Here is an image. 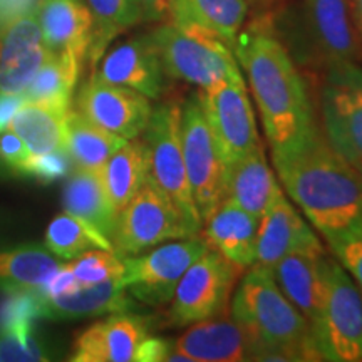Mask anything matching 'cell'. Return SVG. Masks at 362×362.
<instances>
[{"instance_id":"cell-41","label":"cell","mask_w":362,"mask_h":362,"mask_svg":"<svg viewBox=\"0 0 362 362\" xmlns=\"http://www.w3.org/2000/svg\"><path fill=\"white\" fill-rule=\"evenodd\" d=\"M173 342L160 337H146L139 344L138 352H136V361L139 362H160L168 359Z\"/></svg>"},{"instance_id":"cell-36","label":"cell","mask_w":362,"mask_h":362,"mask_svg":"<svg viewBox=\"0 0 362 362\" xmlns=\"http://www.w3.org/2000/svg\"><path fill=\"white\" fill-rule=\"evenodd\" d=\"M40 317H45L44 298L40 292H8L6 300L0 304V329L16 327L21 324H34Z\"/></svg>"},{"instance_id":"cell-13","label":"cell","mask_w":362,"mask_h":362,"mask_svg":"<svg viewBox=\"0 0 362 362\" xmlns=\"http://www.w3.org/2000/svg\"><path fill=\"white\" fill-rule=\"evenodd\" d=\"M202 106L225 166L260 144L245 79L225 81L200 90Z\"/></svg>"},{"instance_id":"cell-26","label":"cell","mask_w":362,"mask_h":362,"mask_svg":"<svg viewBox=\"0 0 362 362\" xmlns=\"http://www.w3.org/2000/svg\"><path fill=\"white\" fill-rule=\"evenodd\" d=\"M112 208L119 214L149 178V163L143 141H126L99 170Z\"/></svg>"},{"instance_id":"cell-33","label":"cell","mask_w":362,"mask_h":362,"mask_svg":"<svg viewBox=\"0 0 362 362\" xmlns=\"http://www.w3.org/2000/svg\"><path fill=\"white\" fill-rule=\"evenodd\" d=\"M86 4L94 21L88 57L96 66L116 35L143 21V11L139 0H86Z\"/></svg>"},{"instance_id":"cell-22","label":"cell","mask_w":362,"mask_h":362,"mask_svg":"<svg viewBox=\"0 0 362 362\" xmlns=\"http://www.w3.org/2000/svg\"><path fill=\"white\" fill-rule=\"evenodd\" d=\"M260 218L240 208L228 198L205 220V235L208 247L216 250L242 270L255 264L257 233Z\"/></svg>"},{"instance_id":"cell-25","label":"cell","mask_w":362,"mask_h":362,"mask_svg":"<svg viewBox=\"0 0 362 362\" xmlns=\"http://www.w3.org/2000/svg\"><path fill=\"white\" fill-rule=\"evenodd\" d=\"M248 13L247 0H171L168 19L197 27L233 45Z\"/></svg>"},{"instance_id":"cell-34","label":"cell","mask_w":362,"mask_h":362,"mask_svg":"<svg viewBox=\"0 0 362 362\" xmlns=\"http://www.w3.org/2000/svg\"><path fill=\"white\" fill-rule=\"evenodd\" d=\"M47 347L34 334V324L0 329V362L49 361Z\"/></svg>"},{"instance_id":"cell-16","label":"cell","mask_w":362,"mask_h":362,"mask_svg":"<svg viewBox=\"0 0 362 362\" xmlns=\"http://www.w3.org/2000/svg\"><path fill=\"white\" fill-rule=\"evenodd\" d=\"M171 351L183 356L187 362H242L255 361L257 344L228 309L188 325L175 339Z\"/></svg>"},{"instance_id":"cell-28","label":"cell","mask_w":362,"mask_h":362,"mask_svg":"<svg viewBox=\"0 0 362 362\" xmlns=\"http://www.w3.org/2000/svg\"><path fill=\"white\" fill-rule=\"evenodd\" d=\"M62 203L66 211L96 226L107 238L112 237L117 214L103 187L99 171L76 168L66 181Z\"/></svg>"},{"instance_id":"cell-39","label":"cell","mask_w":362,"mask_h":362,"mask_svg":"<svg viewBox=\"0 0 362 362\" xmlns=\"http://www.w3.org/2000/svg\"><path fill=\"white\" fill-rule=\"evenodd\" d=\"M29 155V148H27V144L22 141L19 134H16L8 128H6L0 133V161H2L7 168H11L17 173Z\"/></svg>"},{"instance_id":"cell-40","label":"cell","mask_w":362,"mask_h":362,"mask_svg":"<svg viewBox=\"0 0 362 362\" xmlns=\"http://www.w3.org/2000/svg\"><path fill=\"white\" fill-rule=\"evenodd\" d=\"M79 287L81 284L78 282V279H76V275L72 274L69 262H67V264H62L61 269L52 275V279L49 280L47 285L40 291V296L44 298L66 296V293L78 291Z\"/></svg>"},{"instance_id":"cell-9","label":"cell","mask_w":362,"mask_h":362,"mask_svg":"<svg viewBox=\"0 0 362 362\" xmlns=\"http://www.w3.org/2000/svg\"><path fill=\"white\" fill-rule=\"evenodd\" d=\"M319 103L330 146L362 175V67L357 62L327 67Z\"/></svg>"},{"instance_id":"cell-21","label":"cell","mask_w":362,"mask_h":362,"mask_svg":"<svg viewBox=\"0 0 362 362\" xmlns=\"http://www.w3.org/2000/svg\"><path fill=\"white\" fill-rule=\"evenodd\" d=\"M35 12L49 51L88 57L94 21L86 0H37Z\"/></svg>"},{"instance_id":"cell-20","label":"cell","mask_w":362,"mask_h":362,"mask_svg":"<svg viewBox=\"0 0 362 362\" xmlns=\"http://www.w3.org/2000/svg\"><path fill=\"white\" fill-rule=\"evenodd\" d=\"M325 257V248L297 250L285 255L270 269L280 291L310 325L315 322L322 302Z\"/></svg>"},{"instance_id":"cell-19","label":"cell","mask_w":362,"mask_h":362,"mask_svg":"<svg viewBox=\"0 0 362 362\" xmlns=\"http://www.w3.org/2000/svg\"><path fill=\"white\" fill-rule=\"evenodd\" d=\"M307 248H324V245L312 226L282 194L265 215L260 216L255 264L272 269L288 253Z\"/></svg>"},{"instance_id":"cell-43","label":"cell","mask_w":362,"mask_h":362,"mask_svg":"<svg viewBox=\"0 0 362 362\" xmlns=\"http://www.w3.org/2000/svg\"><path fill=\"white\" fill-rule=\"evenodd\" d=\"M24 103L22 94H0V133L7 128L13 112Z\"/></svg>"},{"instance_id":"cell-5","label":"cell","mask_w":362,"mask_h":362,"mask_svg":"<svg viewBox=\"0 0 362 362\" xmlns=\"http://www.w3.org/2000/svg\"><path fill=\"white\" fill-rule=\"evenodd\" d=\"M166 78L193 84L200 90L225 81L243 79L232 45L218 35L166 22L149 33Z\"/></svg>"},{"instance_id":"cell-3","label":"cell","mask_w":362,"mask_h":362,"mask_svg":"<svg viewBox=\"0 0 362 362\" xmlns=\"http://www.w3.org/2000/svg\"><path fill=\"white\" fill-rule=\"evenodd\" d=\"M230 315L255 341V361H320L310 324L267 267L253 264L240 280Z\"/></svg>"},{"instance_id":"cell-15","label":"cell","mask_w":362,"mask_h":362,"mask_svg":"<svg viewBox=\"0 0 362 362\" xmlns=\"http://www.w3.org/2000/svg\"><path fill=\"white\" fill-rule=\"evenodd\" d=\"M51 51L35 7L0 24V94H22Z\"/></svg>"},{"instance_id":"cell-30","label":"cell","mask_w":362,"mask_h":362,"mask_svg":"<svg viewBox=\"0 0 362 362\" xmlns=\"http://www.w3.org/2000/svg\"><path fill=\"white\" fill-rule=\"evenodd\" d=\"M83 61L71 52H51L40 66L33 83L27 86L22 98L27 103L44 104L61 111L71 110L72 93L78 84Z\"/></svg>"},{"instance_id":"cell-46","label":"cell","mask_w":362,"mask_h":362,"mask_svg":"<svg viewBox=\"0 0 362 362\" xmlns=\"http://www.w3.org/2000/svg\"><path fill=\"white\" fill-rule=\"evenodd\" d=\"M247 2L248 6H252L257 12H265V11H270V8L275 6L277 0H247Z\"/></svg>"},{"instance_id":"cell-7","label":"cell","mask_w":362,"mask_h":362,"mask_svg":"<svg viewBox=\"0 0 362 362\" xmlns=\"http://www.w3.org/2000/svg\"><path fill=\"white\" fill-rule=\"evenodd\" d=\"M143 143L148 153L149 178L171 198L192 233L198 235L202 232L203 221L188 183L181 144L180 103L160 104L151 111Z\"/></svg>"},{"instance_id":"cell-31","label":"cell","mask_w":362,"mask_h":362,"mask_svg":"<svg viewBox=\"0 0 362 362\" xmlns=\"http://www.w3.org/2000/svg\"><path fill=\"white\" fill-rule=\"evenodd\" d=\"M67 111L24 101L8 121V129L19 134L33 155L66 151Z\"/></svg>"},{"instance_id":"cell-37","label":"cell","mask_w":362,"mask_h":362,"mask_svg":"<svg viewBox=\"0 0 362 362\" xmlns=\"http://www.w3.org/2000/svg\"><path fill=\"white\" fill-rule=\"evenodd\" d=\"M325 240L336 259L349 272L362 296V221Z\"/></svg>"},{"instance_id":"cell-17","label":"cell","mask_w":362,"mask_h":362,"mask_svg":"<svg viewBox=\"0 0 362 362\" xmlns=\"http://www.w3.org/2000/svg\"><path fill=\"white\" fill-rule=\"evenodd\" d=\"M94 76L104 83L138 90L148 99H158L166 84L161 59L149 34L119 42L99 59Z\"/></svg>"},{"instance_id":"cell-42","label":"cell","mask_w":362,"mask_h":362,"mask_svg":"<svg viewBox=\"0 0 362 362\" xmlns=\"http://www.w3.org/2000/svg\"><path fill=\"white\" fill-rule=\"evenodd\" d=\"M171 0H139L143 11V21L158 22L168 19Z\"/></svg>"},{"instance_id":"cell-29","label":"cell","mask_w":362,"mask_h":362,"mask_svg":"<svg viewBox=\"0 0 362 362\" xmlns=\"http://www.w3.org/2000/svg\"><path fill=\"white\" fill-rule=\"evenodd\" d=\"M62 264L64 262L47 247H21L0 252V291L40 292Z\"/></svg>"},{"instance_id":"cell-4","label":"cell","mask_w":362,"mask_h":362,"mask_svg":"<svg viewBox=\"0 0 362 362\" xmlns=\"http://www.w3.org/2000/svg\"><path fill=\"white\" fill-rule=\"evenodd\" d=\"M277 35L293 61L315 69L362 59L347 0H304Z\"/></svg>"},{"instance_id":"cell-27","label":"cell","mask_w":362,"mask_h":362,"mask_svg":"<svg viewBox=\"0 0 362 362\" xmlns=\"http://www.w3.org/2000/svg\"><path fill=\"white\" fill-rule=\"evenodd\" d=\"M126 141L129 139L94 124L78 110L71 107L67 111L66 151L74 168L99 171L112 153L117 151Z\"/></svg>"},{"instance_id":"cell-38","label":"cell","mask_w":362,"mask_h":362,"mask_svg":"<svg viewBox=\"0 0 362 362\" xmlns=\"http://www.w3.org/2000/svg\"><path fill=\"white\" fill-rule=\"evenodd\" d=\"M72 170V161L67 151H52L44 155H33L30 153L17 171L19 175L30 176L40 183H52V181L66 178Z\"/></svg>"},{"instance_id":"cell-45","label":"cell","mask_w":362,"mask_h":362,"mask_svg":"<svg viewBox=\"0 0 362 362\" xmlns=\"http://www.w3.org/2000/svg\"><path fill=\"white\" fill-rule=\"evenodd\" d=\"M347 4H349L352 24L356 27L357 37H359L362 45V0H347Z\"/></svg>"},{"instance_id":"cell-18","label":"cell","mask_w":362,"mask_h":362,"mask_svg":"<svg viewBox=\"0 0 362 362\" xmlns=\"http://www.w3.org/2000/svg\"><path fill=\"white\" fill-rule=\"evenodd\" d=\"M148 337L143 317L117 312L99 320L76 339L72 362H129L136 361L139 344Z\"/></svg>"},{"instance_id":"cell-6","label":"cell","mask_w":362,"mask_h":362,"mask_svg":"<svg viewBox=\"0 0 362 362\" xmlns=\"http://www.w3.org/2000/svg\"><path fill=\"white\" fill-rule=\"evenodd\" d=\"M310 330L320 361L362 362V296L349 272L329 255L322 302Z\"/></svg>"},{"instance_id":"cell-23","label":"cell","mask_w":362,"mask_h":362,"mask_svg":"<svg viewBox=\"0 0 362 362\" xmlns=\"http://www.w3.org/2000/svg\"><path fill=\"white\" fill-rule=\"evenodd\" d=\"M225 189V198L257 218L264 216L284 194L282 187L272 173L262 144L226 166Z\"/></svg>"},{"instance_id":"cell-1","label":"cell","mask_w":362,"mask_h":362,"mask_svg":"<svg viewBox=\"0 0 362 362\" xmlns=\"http://www.w3.org/2000/svg\"><path fill=\"white\" fill-rule=\"evenodd\" d=\"M259 106L272 153L302 143L317 126L304 78L272 22L257 19L232 45Z\"/></svg>"},{"instance_id":"cell-12","label":"cell","mask_w":362,"mask_h":362,"mask_svg":"<svg viewBox=\"0 0 362 362\" xmlns=\"http://www.w3.org/2000/svg\"><path fill=\"white\" fill-rule=\"evenodd\" d=\"M208 250L206 240L193 235L153 247L144 255L124 257V287L143 304H168L188 267Z\"/></svg>"},{"instance_id":"cell-2","label":"cell","mask_w":362,"mask_h":362,"mask_svg":"<svg viewBox=\"0 0 362 362\" xmlns=\"http://www.w3.org/2000/svg\"><path fill=\"white\" fill-rule=\"evenodd\" d=\"M282 185L325 238L362 221V175L330 146L315 126L302 143L272 153Z\"/></svg>"},{"instance_id":"cell-32","label":"cell","mask_w":362,"mask_h":362,"mask_svg":"<svg viewBox=\"0 0 362 362\" xmlns=\"http://www.w3.org/2000/svg\"><path fill=\"white\" fill-rule=\"evenodd\" d=\"M45 247L61 260L78 259L89 250H112L111 238L103 235L96 226L64 211L57 215L45 230Z\"/></svg>"},{"instance_id":"cell-8","label":"cell","mask_w":362,"mask_h":362,"mask_svg":"<svg viewBox=\"0 0 362 362\" xmlns=\"http://www.w3.org/2000/svg\"><path fill=\"white\" fill-rule=\"evenodd\" d=\"M193 237L171 198L151 178L117 214L112 245L121 257L138 255L170 240Z\"/></svg>"},{"instance_id":"cell-24","label":"cell","mask_w":362,"mask_h":362,"mask_svg":"<svg viewBox=\"0 0 362 362\" xmlns=\"http://www.w3.org/2000/svg\"><path fill=\"white\" fill-rule=\"evenodd\" d=\"M44 298V297H42ZM133 304L128 297L123 277L94 285H81L78 291L52 298H44L45 317L56 320L84 319L128 312Z\"/></svg>"},{"instance_id":"cell-44","label":"cell","mask_w":362,"mask_h":362,"mask_svg":"<svg viewBox=\"0 0 362 362\" xmlns=\"http://www.w3.org/2000/svg\"><path fill=\"white\" fill-rule=\"evenodd\" d=\"M34 4H37V0H0V24L33 8Z\"/></svg>"},{"instance_id":"cell-14","label":"cell","mask_w":362,"mask_h":362,"mask_svg":"<svg viewBox=\"0 0 362 362\" xmlns=\"http://www.w3.org/2000/svg\"><path fill=\"white\" fill-rule=\"evenodd\" d=\"M76 110L121 138L136 139L146 129L153 107L138 90L104 83L93 74L81 86Z\"/></svg>"},{"instance_id":"cell-35","label":"cell","mask_w":362,"mask_h":362,"mask_svg":"<svg viewBox=\"0 0 362 362\" xmlns=\"http://www.w3.org/2000/svg\"><path fill=\"white\" fill-rule=\"evenodd\" d=\"M69 265L81 285L101 284L124 275V257L112 250H89Z\"/></svg>"},{"instance_id":"cell-10","label":"cell","mask_w":362,"mask_h":362,"mask_svg":"<svg viewBox=\"0 0 362 362\" xmlns=\"http://www.w3.org/2000/svg\"><path fill=\"white\" fill-rule=\"evenodd\" d=\"M181 144L194 205L205 221L226 197V166L208 126L200 90L189 94L181 106Z\"/></svg>"},{"instance_id":"cell-11","label":"cell","mask_w":362,"mask_h":362,"mask_svg":"<svg viewBox=\"0 0 362 362\" xmlns=\"http://www.w3.org/2000/svg\"><path fill=\"white\" fill-rule=\"evenodd\" d=\"M242 269L216 250H208L188 267L176 285L168 312L175 327H188L228 310Z\"/></svg>"}]
</instances>
